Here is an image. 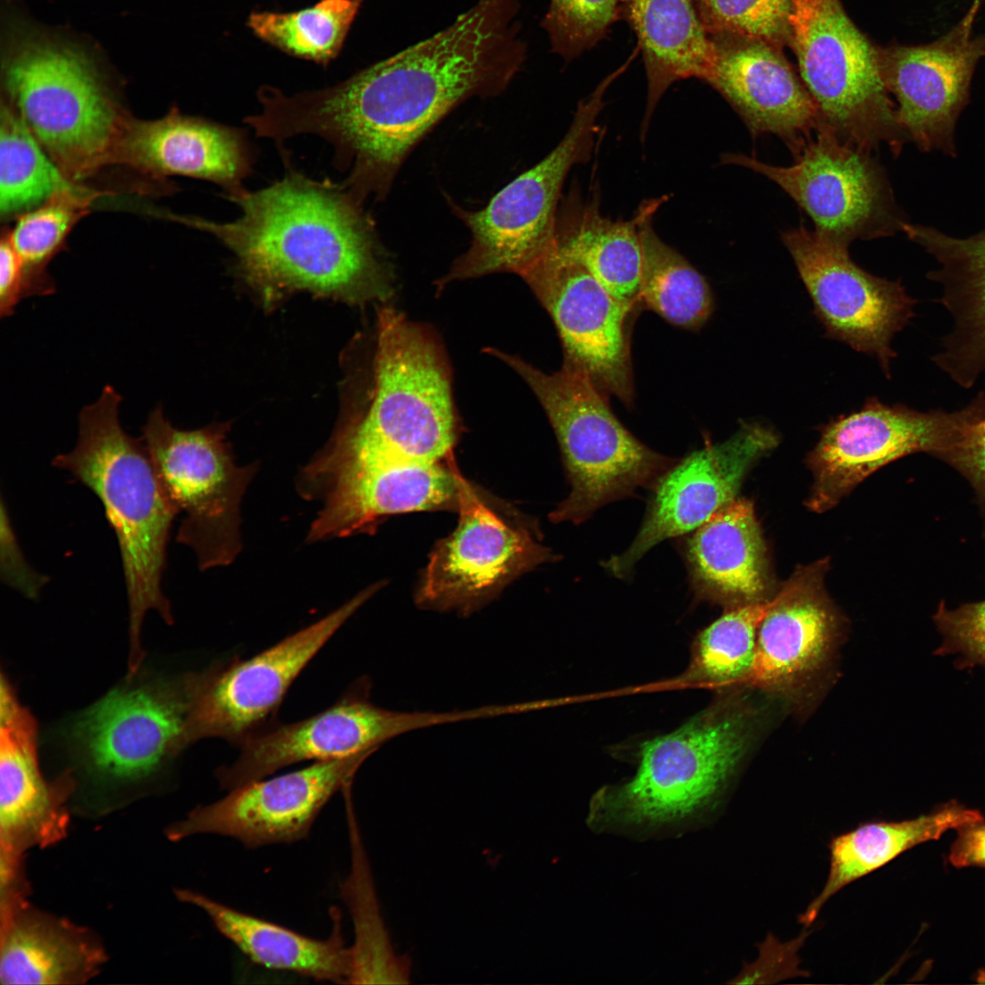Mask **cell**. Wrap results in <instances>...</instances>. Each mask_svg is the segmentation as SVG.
I'll return each mask as SVG.
<instances>
[{
    "mask_svg": "<svg viewBox=\"0 0 985 985\" xmlns=\"http://www.w3.org/2000/svg\"><path fill=\"white\" fill-rule=\"evenodd\" d=\"M509 0H481L447 28L335 86L295 95L272 88L259 117L279 146L314 134L365 201L387 194L401 163L454 107L506 86L520 64Z\"/></svg>",
    "mask_w": 985,
    "mask_h": 985,
    "instance_id": "obj_1",
    "label": "cell"
},
{
    "mask_svg": "<svg viewBox=\"0 0 985 985\" xmlns=\"http://www.w3.org/2000/svg\"><path fill=\"white\" fill-rule=\"evenodd\" d=\"M225 197L242 211L233 222L171 217L216 237L264 292L305 289L356 302L391 293L373 220L343 182L290 169L265 188Z\"/></svg>",
    "mask_w": 985,
    "mask_h": 985,
    "instance_id": "obj_2",
    "label": "cell"
},
{
    "mask_svg": "<svg viewBox=\"0 0 985 985\" xmlns=\"http://www.w3.org/2000/svg\"><path fill=\"white\" fill-rule=\"evenodd\" d=\"M0 70L7 102L72 181L116 162L128 117L109 57L93 37L1 0Z\"/></svg>",
    "mask_w": 985,
    "mask_h": 985,
    "instance_id": "obj_3",
    "label": "cell"
},
{
    "mask_svg": "<svg viewBox=\"0 0 985 985\" xmlns=\"http://www.w3.org/2000/svg\"><path fill=\"white\" fill-rule=\"evenodd\" d=\"M120 394L110 385L78 415L76 446L52 465L70 473L100 500L122 560L129 603L128 669L144 661L140 636L146 614L154 610L169 625L171 604L161 584L167 546L178 513L167 498L147 448L119 421Z\"/></svg>",
    "mask_w": 985,
    "mask_h": 985,
    "instance_id": "obj_4",
    "label": "cell"
},
{
    "mask_svg": "<svg viewBox=\"0 0 985 985\" xmlns=\"http://www.w3.org/2000/svg\"><path fill=\"white\" fill-rule=\"evenodd\" d=\"M187 673L146 667L114 686L57 728L64 772L100 812L147 793L184 752ZM72 797V798H73Z\"/></svg>",
    "mask_w": 985,
    "mask_h": 985,
    "instance_id": "obj_5",
    "label": "cell"
},
{
    "mask_svg": "<svg viewBox=\"0 0 985 985\" xmlns=\"http://www.w3.org/2000/svg\"><path fill=\"white\" fill-rule=\"evenodd\" d=\"M752 709L722 699L675 731L645 742L628 782L591 802L598 831H651L686 824L709 810L727 788L752 744Z\"/></svg>",
    "mask_w": 985,
    "mask_h": 985,
    "instance_id": "obj_6",
    "label": "cell"
},
{
    "mask_svg": "<svg viewBox=\"0 0 985 985\" xmlns=\"http://www.w3.org/2000/svg\"><path fill=\"white\" fill-rule=\"evenodd\" d=\"M370 406L335 437L346 455L436 463L451 450L455 411L445 354L430 331L380 310Z\"/></svg>",
    "mask_w": 985,
    "mask_h": 985,
    "instance_id": "obj_7",
    "label": "cell"
},
{
    "mask_svg": "<svg viewBox=\"0 0 985 985\" xmlns=\"http://www.w3.org/2000/svg\"><path fill=\"white\" fill-rule=\"evenodd\" d=\"M527 383L556 435L571 492L551 514L580 524L598 508L649 485L672 465L634 437L612 412L607 394L564 363L545 373L521 358L489 348Z\"/></svg>",
    "mask_w": 985,
    "mask_h": 985,
    "instance_id": "obj_8",
    "label": "cell"
},
{
    "mask_svg": "<svg viewBox=\"0 0 985 985\" xmlns=\"http://www.w3.org/2000/svg\"><path fill=\"white\" fill-rule=\"evenodd\" d=\"M614 78L609 76L578 104L555 148L485 207L470 211L451 204L470 230L472 242L442 278L443 284L501 272L521 276L553 247L563 185L575 165L590 159L604 94Z\"/></svg>",
    "mask_w": 985,
    "mask_h": 985,
    "instance_id": "obj_9",
    "label": "cell"
},
{
    "mask_svg": "<svg viewBox=\"0 0 985 985\" xmlns=\"http://www.w3.org/2000/svg\"><path fill=\"white\" fill-rule=\"evenodd\" d=\"M791 42L819 124L870 151L881 143L898 154L908 137L897 122L880 52L840 0H793Z\"/></svg>",
    "mask_w": 985,
    "mask_h": 985,
    "instance_id": "obj_10",
    "label": "cell"
},
{
    "mask_svg": "<svg viewBox=\"0 0 985 985\" xmlns=\"http://www.w3.org/2000/svg\"><path fill=\"white\" fill-rule=\"evenodd\" d=\"M142 441L167 498L183 513L177 541L192 549L201 570L233 563L242 549V500L257 465L235 463L224 428L178 429L161 404L148 415Z\"/></svg>",
    "mask_w": 985,
    "mask_h": 985,
    "instance_id": "obj_11",
    "label": "cell"
},
{
    "mask_svg": "<svg viewBox=\"0 0 985 985\" xmlns=\"http://www.w3.org/2000/svg\"><path fill=\"white\" fill-rule=\"evenodd\" d=\"M375 585L315 623L247 658L187 672L184 750L202 739L239 745L271 724L288 690L347 620L378 590Z\"/></svg>",
    "mask_w": 985,
    "mask_h": 985,
    "instance_id": "obj_12",
    "label": "cell"
},
{
    "mask_svg": "<svg viewBox=\"0 0 985 985\" xmlns=\"http://www.w3.org/2000/svg\"><path fill=\"white\" fill-rule=\"evenodd\" d=\"M722 161L778 184L810 216L815 232L847 246L856 239L891 235L907 222L883 168L869 151L844 141L824 124L790 166L732 153Z\"/></svg>",
    "mask_w": 985,
    "mask_h": 985,
    "instance_id": "obj_13",
    "label": "cell"
},
{
    "mask_svg": "<svg viewBox=\"0 0 985 985\" xmlns=\"http://www.w3.org/2000/svg\"><path fill=\"white\" fill-rule=\"evenodd\" d=\"M976 410L973 399L960 410L919 411L869 399L858 410L826 424L809 453L814 484L806 504L825 512L879 468L917 452L942 459L959 441Z\"/></svg>",
    "mask_w": 985,
    "mask_h": 985,
    "instance_id": "obj_14",
    "label": "cell"
},
{
    "mask_svg": "<svg viewBox=\"0 0 985 985\" xmlns=\"http://www.w3.org/2000/svg\"><path fill=\"white\" fill-rule=\"evenodd\" d=\"M368 693L367 681H358L317 714L290 723H271L251 734L239 744L236 760L217 770L221 787L230 791L305 761L370 756L386 741L405 732L477 716L474 709L451 712L390 710L372 703Z\"/></svg>",
    "mask_w": 985,
    "mask_h": 985,
    "instance_id": "obj_15",
    "label": "cell"
},
{
    "mask_svg": "<svg viewBox=\"0 0 985 985\" xmlns=\"http://www.w3.org/2000/svg\"><path fill=\"white\" fill-rule=\"evenodd\" d=\"M298 490L322 507L307 542L349 536L371 529L391 513L458 508L460 477L438 462L319 453L299 474Z\"/></svg>",
    "mask_w": 985,
    "mask_h": 985,
    "instance_id": "obj_16",
    "label": "cell"
},
{
    "mask_svg": "<svg viewBox=\"0 0 985 985\" xmlns=\"http://www.w3.org/2000/svg\"><path fill=\"white\" fill-rule=\"evenodd\" d=\"M782 240L826 335L876 358L889 378L897 356L892 339L914 316L917 300L899 281L859 267L847 245L803 224L783 233Z\"/></svg>",
    "mask_w": 985,
    "mask_h": 985,
    "instance_id": "obj_17",
    "label": "cell"
},
{
    "mask_svg": "<svg viewBox=\"0 0 985 985\" xmlns=\"http://www.w3.org/2000/svg\"><path fill=\"white\" fill-rule=\"evenodd\" d=\"M521 277L552 317L564 363L586 373L604 393L630 404L634 383L629 317L634 311L554 244Z\"/></svg>",
    "mask_w": 985,
    "mask_h": 985,
    "instance_id": "obj_18",
    "label": "cell"
},
{
    "mask_svg": "<svg viewBox=\"0 0 985 985\" xmlns=\"http://www.w3.org/2000/svg\"><path fill=\"white\" fill-rule=\"evenodd\" d=\"M982 0L937 40L879 49L883 78L897 101L898 124L923 151L955 157V128L969 102L972 77L985 57V33L974 26Z\"/></svg>",
    "mask_w": 985,
    "mask_h": 985,
    "instance_id": "obj_19",
    "label": "cell"
},
{
    "mask_svg": "<svg viewBox=\"0 0 985 985\" xmlns=\"http://www.w3.org/2000/svg\"><path fill=\"white\" fill-rule=\"evenodd\" d=\"M827 559L798 567L771 599L744 688L802 704L830 670L843 620L824 589Z\"/></svg>",
    "mask_w": 985,
    "mask_h": 985,
    "instance_id": "obj_20",
    "label": "cell"
},
{
    "mask_svg": "<svg viewBox=\"0 0 985 985\" xmlns=\"http://www.w3.org/2000/svg\"><path fill=\"white\" fill-rule=\"evenodd\" d=\"M368 756L315 762L264 780L248 782L223 798L199 805L165 830L171 841L211 834L248 848L304 839L323 807L348 784Z\"/></svg>",
    "mask_w": 985,
    "mask_h": 985,
    "instance_id": "obj_21",
    "label": "cell"
},
{
    "mask_svg": "<svg viewBox=\"0 0 985 985\" xmlns=\"http://www.w3.org/2000/svg\"><path fill=\"white\" fill-rule=\"evenodd\" d=\"M778 443L772 429L743 422L725 441L707 444L671 466L657 481L634 541L621 555L604 562V567L617 577L626 576L661 541L698 529L736 499L750 468Z\"/></svg>",
    "mask_w": 985,
    "mask_h": 985,
    "instance_id": "obj_22",
    "label": "cell"
},
{
    "mask_svg": "<svg viewBox=\"0 0 985 985\" xmlns=\"http://www.w3.org/2000/svg\"><path fill=\"white\" fill-rule=\"evenodd\" d=\"M456 529L441 541L417 595L422 607L469 613L506 582L552 555L524 530L505 524L460 478Z\"/></svg>",
    "mask_w": 985,
    "mask_h": 985,
    "instance_id": "obj_23",
    "label": "cell"
},
{
    "mask_svg": "<svg viewBox=\"0 0 985 985\" xmlns=\"http://www.w3.org/2000/svg\"><path fill=\"white\" fill-rule=\"evenodd\" d=\"M0 685V867L23 866L28 850L62 840L68 826L70 777L47 781L38 758L37 722L5 675Z\"/></svg>",
    "mask_w": 985,
    "mask_h": 985,
    "instance_id": "obj_24",
    "label": "cell"
},
{
    "mask_svg": "<svg viewBox=\"0 0 985 985\" xmlns=\"http://www.w3.org/2000/svg\"><path fill=\"white\" fill-rule=\"evenodd\" d=\"M714 57L705 78L755 137L772 133L797 155L819 124L814 100L783 56L762 40L710 36Z\"/></svg>",
    "mask_w": 985,
    "mask_h": 985,
    "instance_id": "obj_25",
    "label": "cell"
},
{
    "mask_svg": "<svg viewBox=\"0 0 985 985\" xmlns=\"http://www.w3.org/2000/svg\"><path fill=\"white\" fill-rule=\"evenodd\" d=\"M254 152L243 130L172 109L163 118H129L119 143L116 162L152 176L180 175L220 185L224 196L244 190Z\"/></svg>",
    "mask_w": 985,
    "mask_h": 985,
    "instance_id": "obj_26",
    "label": "cell"
},
{
    "mask_svg": "<svg viewBox=\"0 0 985 985\" xmlns=\"http://www.w3.org/2000/svg\"><path fill=\"white\" fill-rule=\"evenodd\" d=\"M903 227L937 262L927 276L941 285L939 302L953 319L932 360L960 387L972 388L985 372V229L960 238L908 222Z\"/></svg>",
    "mask_w": 985,
    "mask_h": 985,
    "instance_id": "obj_27",
    "label": "cell"
},
{
    "mask_svg": "<svg viewBox=\"0 0 985 985\" xmlns=\"http://www.w3.org/2000/svg\"><path fill=\"white\" fill-rule=\"evenodd\" d=\"M2 985L82 984L108 959L90 929L30 905L27 897L0 903Z\"/></svg>",
    "mask_w": 985,
    "mask_h": 985,
    "instance_id": "obj_28",
    "label": "cell"
},
{
    "mask_svg": "<svg viewBox=\"0 0 985 985\" xmlns=\"http://www.w3.org/2000/svg\"><path fill=\"white\" fill-rule=\"evenodd\" d=\"M691 585L727 609L773 596L767 550L751 501L735 499L695 530L686 545Z\"/></svg>",
    "mask_w": 985,
    "mask_h": 985,
    "instance_id": "obj_29",
    "label": "cell"
},
{
    "mask_svg": "<svg viewBox=\"0 0 985 985\" xmlns=\"http://www.w3.org/2000/svg\"><path fill=\"white\" fill-rule=\"evenodd\" d=\"M175 895L181 902L203 911L215 928L254 963L318 981L348 983L351 949L346 946L337 907L331 911V934L326 939H316L192 890L176 889Z\"/></svg>",
    "mask_w": 985,
    "mask_h": 985,
    "instance_id": "obj_30",
    "label": "cell"
},
{
    "mask_svg": "<svg viewBox=\"0 0 985 985\" xmlns=\"http://www.w3.org/2000/svg\"><path fill=\"white\" fill-rule=\"evenodd\" d=\"M984 822L976 809L953 800L914 819L861 824L829 843V872L821 892L799 917L811 925L825 903L850 883L881 868L906 851L938 839L949 829Z\"/></svg>",
    "mask_w": 985,
    "mask_h": 985,
    "instance_id": "obj_31",
    "label": "cell"
},
{
    "mask_svg": "<svg viewBox=\"0 0 985 985\" xmlns=\"http://www.w3.org/2000/svg\"><path fill=\"white\" fill-rule=\"evenodd\" d=\"M643 53L648 99L646 132L660 98L674 82L705 80L714 57L696 0H623Z\"/></svg>",
    "mask_w": 985,
    "mask_h": 985,
    "instance_id": "obj_32",
    "label": "cell"
},
{
    "mask_svg": "<svg viewBox=\"0 0 985 985\" xmlns=\"http://www.w3.org/2000/svg\"><path fill=\"white\" fill-rule=\"evenodd\" d=\"M554 248L584 266L622 305L639 306L642 247L639 213L611 220L597 205L567 207L558 213Z\"/></svg>",
    "mask_w": 985,
    "mask_h": 985,
    "instance_id": "obj_33",
    "label": "cell"
},
{
    "mask_svg": "<svg viewBox=\"0 0 985 985\" xmlns=\"http://www.w3.org/2000/svg\"><path fill=\"white\" fill-rule=\"evenodd\" d=\"M351 868L341 885L354 923L355 942L348 983L406 984L410 982V959L395 952L384 924L368 856L353 807L351 792L345 794Z\"/></svg>",
    "mask_w": 985,
    "mask_h": 985,
    "instance_id": "obj_34",
    "label": "cell"
},
{
    "mask_svg": "<svg viewBox=\"0 0 985 985\" xmlns=\"http://www.w3.org/2000/svg\"><path fill=\"white\" fill-rule=\"evenodd\" d=\"M662 201L648 200L638 209L642 247L639 306L674 326L695 329L713 311L712 291L705 277L653 229L652 219Z\"/></svg>",
    "mask_w": 985,
    "mask_h": 985,
    "instance_id": "obj_35",
    "label": "cell"
},
{
    "mask_svg": "<svg viewBox=\"0 0 985 985\" xmlns=\"http://www.w3.org/2000/svg\"><path fill=\"white\" fill-rule=\"evenodd\" d=\"M28 126L3 99L0 114V213L9 217L32 210L73 184L47 155Z\"/></svg>",
    "mask_w": 985,
    "mask_h": 985,
    "instance_id": "obj_36",
    "label": "cell"
},
{
    "mask_svg": "<svg viewBox=\"0 0 985 985\" xmlns=\"http://www.w3.org/2000/svg\"><path fill=\"white\" fill-rule=\"evenodd\" d=\"M771 599L728 608L704 628L694 640L681 679L712 688H744L754 659L758 628Z\"/></svg>",
    "mask_w": 985,
    "mask_h": 985,
    "instance_id": "obj_37",
    "label": "cell"
},
{
    "mask_svg": "<svg viewBox=\"0 0 985 985\" xmlns=\"http://www.w3.org/2000/svg\"><path fill=\"white\" fill-rule=\"evenodd\" d=\"M100 195L88 189L63 192L20 215L7 236L23 264L25 297L56 292L47 265L62 248L72 227L88 212L92 200Z\"/></svg>",
    "mask_w": 985,
    "mask_h": 985,
    "instance_id": "obj_38",
    "label": "cell"
},
{
    "mask_svg": "<svg viewBox=\"0 0 985 985\" xmlns=\"http://www.w3.org/2000/svg\"><path fill=\"white\" fill-rule=\"evenodd\" d=\"M362 0H322L293 13L255 12L248 26L264 41L296 57L327 62L339 51Z\"/></svg>",
    "mask_w": 985,
    "mask_h": 985,
    "instance_id": "obj_39",
    "label": "cell"
},
{
    "mask_svg": "<svg viewBox=\"0 0 985 985\" xmlns=\"http://www.w3.org/2000/svg\"><path fill=\"white\" fill-rule=\"evenodd\" d=\"M710 36L758 39L778 48L791 42L793 0H696Z\"/></svg>",
    "mask_w": 985,
    "mask_h": 985,
    "instance_id": "obj_40",
    "label": "cell"
},
{
    "mask_svg": "<svg viewBox=\"0 0 985 985\" xmlns=\"http://www.w3.org/2000/svg\"><path fill=\"white\" fill-rule=\"evenodd\" d=\"M623 0H551L544 25L554 50L574 58L590 48L617 19Z\"/></svg>",
    "mask_w": 985,
    "mask_h": 985,
    "instance_id": "obj_41",
    "label": "cell"
},
{
    "mask_svg": "<svg viewBox=\"0 0 985 985\" xmlns=\"http://www.w3.org/2000/svg\"><path fill=\"white\" fill-rule=\"evenodd\" d=\"M933 622L942 637L934 655H957L958 669H985V600L948 608L941 600Z\"/></svg>",
    "mask_w": 985,
    "mask_h": 985,
    "instance_id": "obj_42",
    "label": "cell"
},
{
    "mask_svg": "<svg viewBox=\"0 0 985 985\" xmlns=\"http://www.w3.org/2000/svg\"><path fill=\"white\" fill-rule=\"evenodd\" d=\"M942 461L959 472L974 490L985 538V399L966 426L960 441Z\"/></svg>",
    "mask_w": 985,
    "mask_h": 985,
    "instance_id": "obj_43",
    "label": "cell"
},
{
    "mask_svg": "<svg viewBox=\"0 0 985 985\" xmlns=\"http://www.w3.org/2000/svg\"><path fill=\"white\" fill-rule=\"evenodd\" d=\"M1 576L25 596L35 599L47 581L26 562L13 533L8 514L2 503Z\"/></svg>",
    "mask_w": 985,
    "mask_h": 985,
    "instance_id": "obj_44",
    "label": "cell"
},
{
    "mask_svg": "<svg viewBox=\"0 0 985 985\" xmlns=\"http://www.w3.org/2000/svg\"><path fill=\"white\" fill-rule=\"evenodd\" d=\"M24 298L23 264L6 234L0 245V316L14 315Z\"/></svg>",
    "mask_w": 985,
    "mask_h": 985,
    "instance_id": "obj_45",
    "label": "cell"
},
{
    "mask_svg": "<svg viewBox=\"0 0 985 985\" xmlns=\"http://www.w3.org/2000/svg\"><path fill=\"white\" fill-rule=\"evenodd\" d=\"M957 831V837L948 855V862L957 868H985V823L963 826Z\"/></svg>",
    "mask_w": 985,
    "mask_h": 985,
    "instance_id": "obj_46",
    "label": "cell"
},
{
    "mask_svg": "<svg viewBox=\"0 0 985 985\" xmlns=\"http://www.w3.org/2000/svg\"><path fill=\"white\" fill-rule=\"evenodd\" d=\"M975 979L977 982L985 983V970H979Z\"/></svg>",
    "mask_w": 985,
    "mask_h": 985,
    "instance_id": "obj_47",
    "label": "cell"
}]
</instances>
